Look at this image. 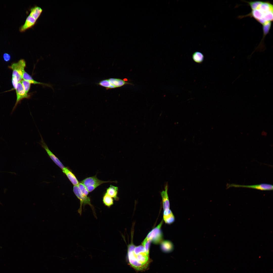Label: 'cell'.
I'll return each instance as SVG.
<instances>
[{
  "instance_id": "1",
  "label": "cell",
  "mask_w": 273,
  "mask_h": 273,
  "mask_svg": "<svg viewBox=\"0 0 273 273\" xmlns=\"http://www.w3.org/2000/svg\"><path fill=\"white\" fill-rule=\"evenodd\" d=\"M245 2L250 7L251 11L247 15L239 17L241 18L247 16L253 17L262 26L272 22L273 5L270 2L260 1Z\"/></svg>"
},
{
  "instance_id": "2",
  "label": "cell",
  "mask_w": 273,
  "mask_h": 273,
  "mask_svg": "<svg viewBox=\"0 0 273 273\" xmlns=\"http://www.w3.org/2000/svg\"><path fill=\"white\" fill-rule=\"evenodd\" d=\"M142 245L135 246L132 243L128 247L127 258L129 264L134 269L140 271L146 269L150 259Z\"/></svg>"
},
{
  "instance_id": "3",
  "label": "cell",
  "mask_w": 273,
  "mask_h": 273,
  "mask_svg": "<svg viewBox=\"0 0 273 273\" xmlns=\"http://www.w3.org/2000/svg\"><path fill=\"white\" fill-rule=\"evenodd\" d=\"M26 66V63L25 60L21 59L17 62L12 63L9 67L13 71L12 81L14 89H16L18 83L20 82L22 80Z\"/></svg>"
},
{
  "instance_id": "4",
  "label": "cell",
  "mask_w": 273,
  "mask_h": 273,
  "mask_svg": "<svg viewBox=\"0 0 273 273\" xmlns=\"http://www.w3.org/2000/svg\"><path fill=\"white\" fill-rule=\"evenodd\" d=\"M97 84L105 88L106 89L121 87L126 84L132 85L130 83L123 79L114 78H110L102 80L100 81Z\"/></svg>"
},
{
  "instance_id": "5",
  "label": "cell",
  "mask_w": 273,
  "mask_h": 273,
  "mask_svg": "<svg viewBox=\"0 0 273 273\" xmlns=\"http://www.w3.org/2000/svg\"><path fill=\"white\" fill-rule=\"evenodd\" d=\"M73 191L80 201V206L78 210V212L80 215H81L82 214V206H83L84 208L85 206L88 204L90 206L93 212L94 215L95 216H96L94 208L91 203L90 198L88 196H85L82 193L78 185L74 186Z\"/></svg>"
},
{
  "instance_id": "6",
  "label": "cell",
  "mask_w": 273,
  "mask_h": 273,
  "mask_svg": "<svg viewBox=\"0 0 273 273\" xmlns=\"http://www.w3.org/2000/svg\"><path fill=\"white\" fill-rule=\"evenodd\" d=\"M87 188L88 192H90L101 185L107 183H116V181H104L98 179L95 175L86 177L80 182Z\"/></svg>"
},
{
  "instance_id": "7",
  "label": "cell",
  "mask_w": 273,
  "mask_h": 273,
  "mask_svg": "<svg viewBox=\"0 0 273 273\" xmlns=\"http://www.w3.org/2000/svg\"><path fill=\"white\" fill-rule=\"evenodd\" d=\"M163 223L162 221L156 227L153 229L147 235L145 239L150 240L153 243L158 244L162 241L163 235L161 230Z\"/></svg>"
},
{
  "instance_id": "8",
  "label": "cell",
  "mask_w": 273,
  "mask_h": 273,
  "mask_svg": "<svg viewBox=\"0 0 273 273\" xmlns=\"http://www.w3.org/2000/svg\"><path fill=\"white\" fill-rule=\"evenodd\" d=\"M231 187L245 188L256 189L262 191H272L273 189V186L272 185L266 183H262L258 185H242L234 184H227L226 185L227 189Z\"/></svg>"
},
{
  "instance_id": "9",
  "label": "cell",
  "mask_w": 273,
  "mask_h": 273,
  "mask_svg": "<svg viewBox=\"0 0 273 273\" xmlns=\"http://www.w3.org/2000/svg\"><path fill=\"white\" fill-rule=\"evenodd\" d=\"M16 94V100L15 106L13 107L14 110L17 104L24 98H29L30 96L25 91L21 82L18 83L17 87L15 89Z\"/></svg>"
},
{
  "instance_id": "10",
  "label": "cell",
  "mask_w": 273,
  "mask_h": 273,
  "mask_svg": "<svg viewBox=\"0 0 273 273\" xmlns=\"http://www.w3.org/2000/svg\"><path fill=\"white\" fill-rule=\"evenodd\" d=\"M40 135L41 137V140L39 144L41 147L45 150L51 159L56 165L62 170L65 167L58 158L50 150L44 142L41 134H40Z\"/></svg>"
},
{
  "instance_id": "11",
  "label": "cell",
  "mask_w": 273,
  "mask_h": 273,
  "mask_svg": "<svg viewBox=\"0 0 273 273\" xmlns=\"http://www.w3.org/2000/svg\"><path fill=\"white\" fill-rule=\"evenodd\" d=\"M168 186L167 184L165 187V190L161 193L162 197L163 208V215L167 214L170 209V202L168 194Z\"/></svg>"
},
{
  "instance_id": "12",
  "label": "cell",
  "mask_w": 273,
  "mask_h": 273,
  "mask_svg": "<svg viewBox=\"0 0 273 273\" xmlns=\"http://www.w3.org/2000/svg\"><path fill=\"white\" fill-rule=\"evenodd\" d=\"M37 19L34 16L29 14L26 18L24 24L20 28L21 32H23L33 27L36 24Z\"/></svg>"
},
{
  "instance_id": "13",
  "label": "cell",
  "mask_w": 273,
  "mask_h": 273,
  "mask_svg": "<svg viewBox=\"0 0 273 273\" xmlns=\"http://www.w3.org/2000/svg\"><path fill=\"white\" fill-rule=\"evenodd\" d=\"M62 170L63 172L66 175L69 180L74 186L78 185L79 183V182L75 175L70 170L65 167Z\"/></svg>"
},
{
  "instance_id": "14",
  "label": "cell",
  "mask_w": 273,
  "mask_h": 273,
  "mask_svg": "<svg viewBox=\"0 0 273 273\" xmlns=\"http://www.w3.org/2000/svg\"><path fill=\"white\" fill-rule=\"evenodd\" d=\"M118 187L110 185L109 187L107 188L105 192L115 200L117 201L119 199L118 196Z\"/></svg>"
},
{
  "instance_id": "15",
  "label": "cell",
  "mask_w": 273,
  "mask_h": 273,
  "mask_svg": "<svg viewBox=\"0 0 273 273\" xmlns=\"http://www.w3.org/2000/svg\"><path fill=\"white\" fill-rule=\"evenodd\" d=\"M161 244V248L162 251L168 252L172 251L173 246L172 243L170 241L165 240L162 241Z\"/></svg>"
},
{
  "instance_id": "16",
  "label": "cell",
  "mask_w": 273,
  "mask_h": 273,
  "mask_svg": "<svg viewBox=\"0 0 273 273\" xmlns=\"http://www.w3.org/2000/svg\"><path fill=\"white\" fill-rule=\"evenodd\" d=\"M102 201L104 205L109 208L114 204L113 199L108 195L106 193L104 194L103 197Z\"/></svg>"
},
{
  "instance_id": "17",
  "label": "cell",
  "mask_w": 273,
  "mask_h": 273,
  "mask_svg": "<svg viewBox=\"0 0 273 273\" xmlns=\"http://www.w3.org/2000/svg\"><path fill=\"white\" fill-rule=\"evenodd\" d=\"M22 79L29 82L30 83L34 84L47 85L45 83L40 82L34 80L32 77L25 71L24 72L22 75Z\"/></svg>"
},
{
  "instance_id": "18",
  "label": "cell",
  "mask_w": 273,
  "mask_h": 273,
  "mask_svg": "<svg viewBox=\"0 0 273 273\" xmlns=\"http://www.w3.org/2000/svg\"><path fill=\"white\" fill-rule=\"evenodd\" d=\"M192 58L193 60L196 62L201 63L203 61L204 56L202 53L196 51L193 54Z\"/></svg>"
},
{
  "instance_id": "19",
  "label": "cell",
  "mask_w": 273,
  "mask_h": 273,
  "mask_svg": "<svg viewBox=\"0 0 273 273\" xmlns=\"http://www.w3.org/2000/svg\"><path fill=\"white\" fill-rule=\"evenodd\" d=\"M163 219L165 222L168 224H171L174 222L175 218L170 210L167 214L163 215Z\"/></svg>"
},
{
  "instance_id": "20",
  "label": "cell",
  "mask_w": 273,
  "mask_h": 273,
  "mask_svg": "<svg viewBox=\"0 0 273 273\" xmlns=\"http://www.w3.org/2000/svg\"><path fill=\"white\" fill-rule=\"evenodd\" d=\"M150 240L145 238L142 242V245L144 247L147 253L149 255L150 246L151 242Z\"/></svg>"
},
{
  "instance_id": "21",
  "label": "cell",
  "mask_w": 273,
  "mask_h": 273,
  "mask_svg": "<svg viewBox=\"0 0 273 273\" xmlns=\"http://www.w3.org/2000/svg\"><path fill=\"white\" fill-rule=\"evenodd\" d=\"M78 185L82 193L85 196H88L89 192L86 186L81 182H79Z\"/></svg>"
},
{
  "instance_id": "22",
  "label": "cell",
  "mask_w": 273,
  "mask_h": 273,
  "mask_svg": "<svg viewBox=\"0 0 273 273\" xmlns=\"http://www.w3.org/2000/svg\"><path fill=\"white\" fill-rule=\"evenodd\" d=\"M20 82L26 93L28 94L30 89L31 84L28 81L23 80H22Z\"/></svg>"
},
{
  "instance_id": "23",
  "label": "cell",
  "mask_w": 273,
  "mask_h": 273,
  "mask_svg": "<svg viewBox=\"0 0 273 273\" xmlns=\"http://www.w3.org/2000/svg\"><path fill=\"white\" fill-rule=\"evenodd\" d=\"M3 58L4 60L6 62H8L10 59V55L7 53H4L3 55Z\"/></svg>"
}]
</instances>
